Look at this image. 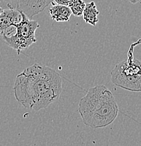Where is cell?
Masks as SVG:
<instances>
[{"label":"cell","instance_id":"cell-7","mask_svg":"<svg viewBox=\"0 0 141 146\" xmlns=\"http://www.w3.org/2000/svg\"><path fill=\"white\" fill-rule=\"evenodd\" d=\"M51 7L48 9V13L51 18L58 23L68 22L72 14L68 6L60 5L51 2Z\"/></svg>","mask_w":141,"mask_h":146},{"label":"cell","instance_id":"cell-6","mask_svg":"<svg viewBox=\"0 0 141 146\" xmlns=\"http://www.w3.org/2000/svg\"><path fill=\"white\" fill-rule=\"evenodd\" d=\"M22 20V13L19 9H4L0 13V36L11 25L18 23Z\"/></svg>","mask_w":141,"mask_h":146},{"label":"cell","instance_id":"cell-9","mask_svg":"<svg viewBox=\"0 0 141 146\" xmlns=\"http://www.w3.org/2000/svg\"><path fill=\"white\" fill-rule=\"evenodd\" d=\"M86 3L83 0H70L68 7L71 9L72 13L76 17L82 16Z\"/></svg>","mask_w":141,"mask_h":146},{"label":"cell","instance_id":"cell-2","mask_svg":"<svg viewBox=\"0 0 141 146\" xmlns=\"http://www.w3.org/2000/svg\"><path fill=\"white\" fill-rule=\"evenodd\" d=\"M78 112L85 125L97 129L116 119L119 107L110 89L105 85H97L89 89L80 100Z\"/></svg>","mask_w":141,"mask_h":146},{"label":"cell","instance_id":"cell-5","mask_svg":"<svg viewBox=\"0 0 141 146\" xmlns=\"http://www.w3.org/2000/svg\"><path fill=\"white\" fill-rule=\"evenodd\" d=\"M53 0H19L18 9L32 19L36 15L43 11L51 4Z\"/></svg>","mask_w":141,"mask_h":146},{"label":"cell","instance_id":"cell-10","mask_svg":"<svg viewBox=\"0 0 141 146\" xmlns=\"http://www.w3.org/2000/svg\"><path fill=\"white\" fill-rule=\"evenodd\" d=\"M19 0H0V7L4 9H18Z\"/></svg>","mask_w":141,"mask_h":146},{"label":"cell","instance_id":"cell-13","mask_svg":"<svg viewBox=\"0 0 141 146\" xmlns=\"http://www.w3.org/2000/svg\"><path fill=\"white\" fill-rule=\"evenodd\" d=\"M3 11H4V9H2L1 7H0V13H1Z\"/></svg>","mask_w":141,"mask_h":146},{"label":"cell","instance_id":"cell-8","mask_svg":"<svg viewBox=\"0 0 141 146\" xmlns=\"http://www.w3.org/2000/svg\"><path fill=\"white\" fill-rule=\"evenodd\" d=\"M100 11L97 9L96 5L93 1L86 4L82 16L84 21L88 24L95 26L98 22V16L99 15Z\"/></svg>","mask_w":141,"mask_h":146},{"label":"cell","instance_id":"cell-1","mask_svg":"<svg viewBox=\"0 0 141 146\" xmlns=\"http://www.w3.org/2000/svg\"><path fill=\"white\" fill-rule=\"evenodd\" d=\"M62 79L50 67L34 64L18 74L13 86L16 99L34 111L46 108L61 94Z\"/></svg>","mask_w":141,"mask_h":146},{"label":"cell","instance_id":"cell-3","mask_svg":"<svg viewBox=\"0 0 141 146\" xmlns=\"http://www.w3.org/2000/svg\"><path fill=\"white\" fill-rule=\"evenodd\" d=\"M140 42L131 44L127 58L116 64L110 72L114 85L134 92L141 91V60L133 57V48Z\"/></svg>","mask_w":141,"mask_h":146},{"label":"cell","instance_id":"cell-11","mask_svg":"<svg viewBox=\"0 0 141 146\" xmlns=\"http://www.w3.org/2000/svg\"><path fill=\"white\" fill-rule=\"evenodd\" d=\"M70 0H53L52 2L56 4H60V5L68 6Z\"/></svg>","mask_w":141,"mask_h":146},{"label":"cell","instance_id":"cell-12","mask_svg":"<svg viewBox=\"0 0 141 146\" xmlns=\"http://www.w3.org/2000/svg\"><path fill=\"white\" fill-rule=\"evenodd\" d=\"M129 1H130V2L131 3V4H137L138 2H139L140 0H129Z\"/></svg>","mask_w":141,"mask_h":146},{"label":"cell","instance_id":"cell-4","mask_svg":"<svg viewBox=\"0 0 141 146\" xmlns=\"http://www.w3.org/2000/svg\"><path fill=\"white\" fill-rule=\"evenodd\" d=\"M21 13L22 20L15 24L16 33L12 35L2 36L7 44L16 50L18 54H21L23 50L28 49L30 46L37 42L35 32L39 27L37 21L30 19L23 12L21 11Z\"/></svg>","mask_w":141,"mask_h":146}]
</instances>
